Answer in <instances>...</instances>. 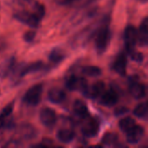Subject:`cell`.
Segmentation results:
<instances>
[{
    "mask_svg": "<svg viewBox=\"0 0 148 148\" xmlns=\"http://www.w3.org/2000/svg\"><path fill=\"white\" fill-rule=\"evenodd\" d=\"M129 111V109L126 107H121V108H118L115 109V114L116 115H122V114H127V112Z\"/></svg>",
    "mask_w": 148,
    "mask_h": 148,
    "instance_id": "obj_28",
    "label": "cell"
},
{
    "mask_svg": "<svg viewBox=\"0 0 148 148\" xmlns=\"http://www.w3.org/2000/svg\"><path fill=\"white\" fill-rule=\"evenodd\" d=\"M127 134V141L130 144L139 143L145 134V128L142 126L135 125L133 129H131Z\"/></svg>",
    "mask_w": 148,
    "mask_h": 148,
    "instance_id": "obj_10",
    "label": "cell"
},
{
    "mask_svg": "<svg viewBox=\"0 0 148 148\" xmlns=\"http://www.w3.org/2000/svg\"><path fill=\"white\" fill-rule=\"evenodd\" d=\"M101 142L107 146L115 145L118 142V136L114 133H106L101 139Z\"/></svg>",
    "mask_w": 148,
    "mask_h": 148,
    "instance_id": "obj_24",
    "label": "cell"
},
{
    "mask_svg": "<svg viewBox=\"0 0 148 148\" xmlns=\"http://www.w3.org/2000/svg\"><path fill=\"white\" fill-rule=\"evenodd\" d=\"M66 96L65 91L59 88H53L49 89L48 93V99L49 101L55 104H60L63 102L66 99Z\"/></svg>",
    "mask_w": 148,
    "mask_h": 148,
    "instance_id": "obj_13",
    "label": "cell"
},
{
    "mask_svg": "<svg viewBox=\"0 0 148 148\" xmlns=\"http://www.w3.org/2000/svg\"><path fill=\"white\" fill-rule=\"evenodd\" d=\"M110 40L111 31L108 24L105 23L100 28L95 36V47L99 54H102L107 50L110 43Z\"/></svg>",
    "mask_w": 148,
    "mask_h": 148,
    "instance_id": "obj_1",
    "label": "cell"
},
{
    "mask_svg": "<svg viewBox=\"0 0 148 148\" xmlns=\"http://www.w3.org/2000/svg\"><path fill=\"white\" fill-rule=\"evenodd\" d=\"M134 114L138 118H147V102H142L139 104L134 110Z\"/></svg>",
    "mask_w": 148,
    "mask_h": 148,
    "instance_id": "obj_22",
    "label": "cell"
},
{
    "mask_svg": "<svg viewBox=\"0 0 148 148\" xmlns=\"http://www.w3.org/2000/svg\"><path fill=\"white\" fill-rule=\"evenodd\" d=\"M128 54L130 55L132 60H134L137 62H142L144 60V55L141 52H138V51H135L134 49L131 52H129Z\"/></svg>",
    "mask_w": 148,
    "mask_h": 148,
    "instance_id": "obj_26",
    "label": "cell"
},
{
    "mask_svg": "<svg viewBox=\"0 0 148 148\" xmlns=\"http://www.w3.org/2000/svg\"><path fill=\"white\" fill-rule=\"evenodd\" d=\"M129 93L136 100H140L147 95V88L145 84L139 82V79H131L129 84Z\"/></svg>",
    "mask_w": 148,
    "mask_h": 148,
    "instance_id": "obj_7",
    "label": "cell"
},
{
    "mask_svg": "<svg viewBox=\"0 0 148 148\" xmlns=\"http://www.w3.org/2000/svg\"><path fill=\"white\" fill-rule=\"evenodd\" d=\"M124 41L128 53L134 49L138 42V31L134 25H127L124 31Z\"/></svg>",
    "mask_w": 148,
    "mask_h": 148,
    "instance_id": "obj_4",
    "label": "cell"
},
{
    "mask_svg": "<svg viewBox=\"0 0 148 148\" xmlns=\"http://www.w3.org/2000/svg\"><path fill=\"white\" fill-rule=\"evenodd\" d=\"M13 109H14V101H11L10 103H9L8 105H6L3 109L1 111L0 113V116L3 118V119H5L7 117H9L12 112H13Z\"/></svg>",
    "mask_w": 148,
    "mask_h": 148,
    "instance_id": "obj_25",
    "label": "cell"
},
{
    "mask_svg": "<svg viewBox=\"0 0 148 148\" xmlns=\"http://www.w3.org/2000/svg\"><path fill=\"white\" fill-rule=\"evenodd\" d=\"M140 1H141L142 3H147V0H140Z\"/></svg>",
    "mask_w": 148,
    "mask_h": 148,
    "instance_id": "obj_31",
    "label": "cell"
},
{
    "mask_svg": "<svg viewBox=\"0 0 148 148\" xmlns=\"http://www.w3.org/2000/svg\"><path fill=\"white\" fill-rule=\"evenodd\" d=\"M65 56H66V55L62 49H55L50 52V54L49 56V59L53 64H59L65 59Z\"/></svg>",
    "mask_w": 148,
    "mask_h": 148,
    "instance_id": "obj_20",
    "label": "cell"
},
{
    "mask_svg": "<svg viewBox=\"0 0 148 148\" xmlns=\"http://www.w3.org/2000/svg\"><path fill=\"white\" fill-rule=\"evenodd\" d=\"M4 125V119H3L1 116H0V129L3 127Z\"/></svg>",
    "mask_w": 148,
    "mask_h": 148,
    "instance_id": "obj_30",
    "label": "cell"
},
{
    "mask_svg": "<svg viewBox=\"0 0 148 148\" xmlns=\"http://www.w3.org/2000/svg\"><path fill=\"white\" fill-rule=\"evenodd\" d=\"M74 113L81 119H85L88 116V109L87 104L82 100H75L73 104Z\"/></svg>",
    "mask_w": 148,
    "mask_h": 148,
    "instance_id": "obj_15",
    "label": "cell"
},
{
    "mask_svg": "<svg viewBox=\"0 0 148 148\" xmlns=\"http://www.w3.org/2000/svg\"><path fill=\"white\" fill-rule=\"evenodd\" d=\"M39 118L42 124L47 127H52L57 120L56 111L50 108H42L39 114Z\"/></svg>",
    "mask_w": 148,
    "mask_h": 148,
    "instance_id": "obj_8",
    "label": "cell"
},
{
    "mask_svg": "<svg viewBox=\"0 0 148 148\" xmlns=\"http://www.w3.org/2000/svg\"><path fill=\"white\" fill-rule=\"evenodd\" d=\"M105 88H106L105 83L101 81H99V82H96L95 83H94L90 88H88L87 95L91 98L96 99V98L101 97V95L106 90Z\"/></svg>",
    "mask_w": 148,
    "mask_h": 148,
    "instance_id": "obj_16",
    "label": "cell"
},
{
    "mask_svg": "<svg viewBox=\"0 0 148 148\" xmlns=\"http://www.w3.org/2000/svg\"><path fill=\"white\" fill-rule=\"evenodd\" d=\"M31 12L41 21L45 15V7L42 3L36 2L33 6V10Z\"/></svg>",
    "mask_w": 148,
    "mask_h": 148,
    "instance_id": "obj_23",
    "label": "cell"
},
{
    "mask_svg": "<svg viewBox=\"0 0 148 148\" xmlns=\"http://www.w3.org/2000/svg\"><path fill=\"white\" fill-rule=\"evenodd\" d=\"M56 138L62 143H69L75 138V133L70 129H60L56 134Z\"/></svg>",
    "mask_w": 148,
    "mask_h": 148,
    "instance_id": "obj_17",
    "label": "cell"
},
{
    "mask_svg": "<svg viewBox=\"0 0 148 148\" xmlns=\"http://www.w3.org/2000/svg\"><path fill=\"white\" fill-rule=\"evenodd\" d=\"M43 87L42 84H36L29 88L24 96L23 97V101L24 103L29 106H36L40 103L42 96Z\"/></svg>",
    "mask_w": 148,
    "mask_h": 148,
    "instance_id": "obj_2",
    "label": "cell"
},
{
    "mask_svg": "<svg viewBox=\"0 0 148 148\" xmlns=\"http://www.w3.org/2000/svg\"><path fill=\"white\" fill-rule=\"evenodd\" d=\"M14 17L19 22L27 24L31 28H37L41 22L32 12H29L27 10L17 11L14 14Z\"/></svg>",
    "mask_w": 148,
    "mask_h": 148,
    "instance_id": "obj_6",
    "label": "cell"
},
{
    "mask_svg": "<svg viewBox=\"0 0 148 148\" xmlns=\"http://www.w3.org/2000/svg\"><path fill=\"white\" fill-rule=\"evenodd\" d=\"M55 1L56 2V3H58L60 5H69L76 0H55Z\"/></svg>",
    "mask_w": 148,
    "mask_h": 148,
    "instance_id": "obj_29",
    "label": "cell"
},
{
    "mask_svg": "<svg viewBox=\"0 0 148 148\" xmlns=\"http://www.w3.org/2000/svg\"><path fill=\"white\" fill-rule=\"evenodd\" d=\"M16 66V59L14 57H10L6 62H4L0 68V77L5 78L7 77L13 70Z\"/></svg>",
    "mask_w": 148,
    "mask_h": 148,
    "instance_id": "obj_18",
    "label": "cell"
},
{
    "mask_svg": "<svg viewBox=\"0 0 148 148\" xmlns=\"http://www.w3.org/2000/svg\"><path fill=\"white\" fill-rule=\"evenodd\" d=\"M119 101V95L114 89H108L101 95V103L107 107L114 106Z\"/></svg>",
    "mask_w": 148,
    "mask_h": 148,
    "instance_id": "obj_11",
    "label": "cell"
},
{
    "mask_svg": "<svg viewBox=\"0 0 148 148\" xmlns=\"http://www.w3.org/2000/svg\"><path fill=\"white\" fill-rule=\"evenodd\" d=\"M90 1H95V0H90Z\"/></svg>",
    "mask_w": 148,
    "mask_h": 148,
    "instance_id": "obj_32",
    "label": "cell"
},
{
    "mask_svg": "<svg viewBox=\"0 0 148 148\" xmlns=\"http://www.w3.org/2000/svg\"><path fill=\"white\" fill-rule=\"evenodd\" d=\"M82 72L90 76V77H96L101 75V69L97 67V66H93V65H87L82 68Z\"/></svg>",
    "mask_w": 148,
    "mask_h": 148,
    "instance_id": "obj_21",
    "label": "cell"
},
{
    "mask_svg": "<svg viewBox=\"0 0 148 148\" xmlns=\"http://www.w3.org/2000/svg\"><path fill=\"white\" fill-rule=\"evenodd\" d=\"M85 119L86 121H84V123L82 126V134L88 138H92L96 136L100 130L99 122L94 118H90L89 116H88Z\"/></svg>",
    "mask_w": 148,
    "mask_h": 148,
    "instance_id": "obj_5",
    "label": "cell"
},
{
    "mask_svg": "<svg viewBox=\"0 0 148 148\" xmlns=\"http://www.w3.org/2000/svg\"><path fill=\"white\" fill-rule=\"evenodd\" d=\"M127 56L124 53H120L114 59L112 65V69L114 72H116L120 75L124 76L127 74Z\"/></svg>",
    "mask_w": 148,
    "mask_h": 148,
    "instance_id": "obj_9",
    "label": "cell"
},
{
    "mask_svg": "<svg viewBox=\"0 0 148 148\" xmlns=\"http://www.w3.org/2000/svg\"><path fill=\"white\" fill-rule=\"evenodd\" d=\"M135 125H136V121L132 117H125L121 119L119 122L120 129L125 134L128 133L131 129H133Z\"/></svg>",
    "mask_w": 148,
    "mask_h": 148,
    "instance_id": "obj_19",
    "label": "cell"
},
{
    "mask_svg": "<svg viewBox=\"0 0 148 148\" xmlns=\"http://www.w3.org/2000/svg\"><path fill=\"white\" fill-rule=\"evenodd\" d=\"M138 31V42L140 46L145 47L148 42V17H145Z\"/></svg>",
    "mask_w": 148,
    "mask_h": 148,
    "instance_id": "obj_12",
    "label": "cell"
},
{
    "mask_svg": "<svg viewBox=\"0 0 148 148\" xmlns=\"http://www.w3.org/2000/svg\"><path fill=\"white\" fill-rule=\"evenodd\" d=\"M36 35V31H34V30H29V31H27V32L24 33V35H23V39H24V41L27 42H31L35 39Z\"/></svg>",
    "mask_w": 148,
    "mask_h": 148,
    "instance_id": "obj_27",
    "label": "cell"
},
{
    "mask_svg": "<svg viewBox=\"0 0 148 148\" xmlns=\"http://www.w3.org/2000/svg\"><path fill=\"white\" fill-rule=\"evenodd\" d=\"M43 68H44V63H43L42 61H36V62L29 63V64L25 65V66L20 70L19 76H20V77H23V76H25V75H28V74L40 71V70H42Z\"/></svg>",
    "mask_w": 148,
    "mask_h": 148,
    "instance_id": "obj_14",
    "label": "cell"
},
{
    "mask_svg": "<svg viewBox=\"0 0 148 148\" xmlns=\"http://www.w3.org/2000/svg\"><path fill=\"white\" fill-rule=\"evenodd\" d=\"M66 87L71 91H80L87 95L88 90V82L82 77H79L75 75H70L66 80Z\"/></svg>",
    "mask_w": 148,
    "mask_h": 148,
    "instance_id": "obj_3",
    "label": "cell"
}]
</instances>
